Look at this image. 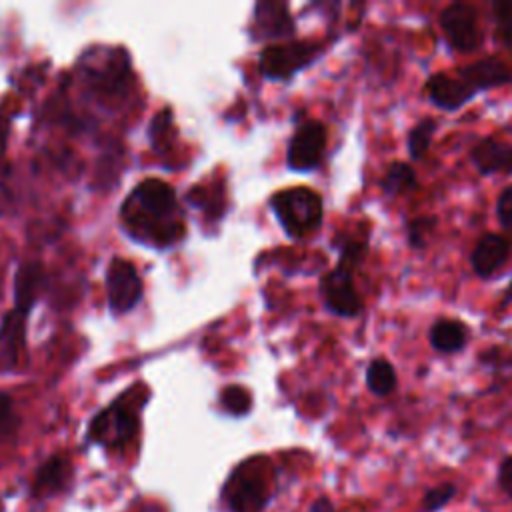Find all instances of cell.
<instances>
[{
	"label": "cell",
	"instance_id": "obj_14",
	"mask_svg": "<svg viewBox=\"0 0 512 512\" xmlns=\"http://www.w3.org/2000/svg\"><path fill=\"white\" fill-rule=\"evenodd\" d=\"M256 38L276 40V38H292L296 32V22L290 16L286 2H258L254 6V28Z\"/></svg>",
	"mask_w": 512,
	"mask_h": 512
},
{
	"label": "cell",
	"instance_id": "obj_19",
	"mask_svg": "<svg viewBox=\"0 0 512 512\" xmlns=\"http://www.w3.org/2000/svg\"><path fill=\"white\" fill-rule=\"evenodd\" d=\"M364 382H366L368 392L374 394L376 398L390 396L398 388V374H396L394 364L384 356L372 358L366 366Z\"/></svg>",
	"mask_w": 512,
	"mask_h": 512
},
{
	"label": "cell",
	"instance_id": "obj_21",
	"mask_svg": "<svg viewBox=\"0 0 512 512\" xmlns=\"http://www.w3.org/2000/svg\"><path fill=\"white\" fill-rule=\"evenodd\" d=\"M436 130H438V120L432 118V116L420 118V120L408 130V136H406V150H408V158H410L412 162H418V160H422V158L428 154Z\"/></svg>",
	"mask_w": 512,
	"mask_h": 512
},
{
	"label": "cell",
	"instance_id": "obj_2",
	"mask_svg": "<svg viewBox=\"0 0 512 512\" xmlns=\"http://www.w3.org/2000/svg\"><path fill=\"white\" fill-rule=\"evenodd\" d=\"M44 282L40 262H22L14 278V306L0 324V372H14L26 356V326Z\"/></svg>",
	"mask_w": 512,
	"mask_h": 512
},
{
	"label": "cell",
	"instance_id": "obj_23",
	"mask_svg": "<svg viewBox=\"0 0 512 512\" xmlns=\"http://www.w3.org/2000/svg\"><path fill=\"white\" fill-rule=\"evenodd\" d=\"M492 22H494V40L512 50V0H494L492 2Z\"/></svg>",
	"mask_w": 512,
	"mask_h": 512
},
{
	"label": "cell",
	"instance_id": "obj_24",
	"mask_svg": "<svg viewBox=\"0 0 512 512\" xmlns=\"http://www.w3.org/2000/svg\"><path fill=\"white\" fill-rule=\"evenodd\" d=\"M220 404L222 408L228 412V414H234V416H242L250 410L252 406V400H250V394L246 388L238 386V384H230L226 388H222L220 392Z\"/></svg>",
	"mask_w": 512,
	"mask_h": 512
},
{
	"label": "cell",
	"instance_id": "obj_13",
	"mask_svg": "<svg viewBox=\"0 0 512 512\" xmlns=\"http://www.w3.org/2000/svg\"><path fill=\"white\" fill-rule=\"evenodd\" d=\"M510 250L512 242L506 236L498 232L482 234L470 252V266L474 274L482 280H490L508 262Z\"/></svg>",
	"mask_w": 512,
	"mask_h": 512
},
{
	"label": "cell",
	"instance_id": "obj_12",
	"mask_svg": "<svg viewBox=\"0 0 512 512\" xmlns=\"http://www.w3.org/2000/svg\"><path fill=\"white\" fill-rule=\"evenodd\" d=\"M428 100L444 112H458L476 98V92L460 78L448 72H434L424 84Z\"/></svg>",
	"mask_w": 512,
	"mask_h": 512
},
{
	"label": "cell",
	"instance_id": "obj_17",
	"mask_svg": "<svg viewBox=\"0 0 512 512\" xmlns=\"http://www.w3.org/2000/svg\"><path fill=\"white\" fill-rule=\"evenodd\" d=\"M430 346L440 354H456L468 346L470 330L456 318H438L428 330Z\"/></svg>",
	"mask_w": 512,
	"mask_h": 512
},
{
	"label": "cell",
	"instance_id": "obj_29",
	"mask_svg": "<svg viewBox=\"0 0 512 512\" xmlns=\"http://www.w3.org/2000/svg\"><path fill=\"white\" fill-rule=\"evenodd\" d=\"M478 360H480L484 366L496 368V370H500V368L512 364V356H506V354L502 352V348H488V350H484V352L478 356Z\"/></svg>",
	"mask_w": 512,
	"mask_h": 512
},
{
	"label": "cell",
	"instance_id": "obj_25",
	"mask_svg": "<svg viewBox=\"0 0 512 512\" xmlns=\"http://www.w3.org/2000/svg\"><path fill=\"white\" fill-rule=\"evenodd\" d=\"M456 484L452 482H444L438 484L434 488H428L422 496V512H438L444 506H448L452 502V498L456 496Z\"/></svg>",
	"mask_w": 512,
	"mask_h": 512
},
{
	"label": "cell",
	"instance_id": "obj_15",
	"mask_svg": "<svg viewBox=\"0 0 512 512\" xmlns=\"http://www.w3.org/2000/svg\"><path fill=\"white\" fill-rule=\"evenodd\" d=\"M470 162L480 176H512V144L494 136H484L470 148Z\"/></svg>",
	"mask_w": 512,
	"mask_h": 512
},
{
	"label": "cell",
	"instance_id": "obj_11",
	"mask_svg": "<svg viewBox=\"0 0 512 512\" xmlns=\"http://www.w3.org/2000/svg\"><path fill=\"white\" fill-rule=\"evenodd\" d=\"M144 296V282L136 266L120 256H114L106 268V302L112 314H128Z\"/></svg>",
	"mask_w": 512,
	"mask_h": 512
},
{
	"label": "cell",
	"instance_id": "obj_28",
	"mask_svg": "<svg viewBox=\"0 0 512 512\" xmlns=\"http://www.w3.org/2000/svg\"><path fill=\"white\" fill-rule=\"evenodd\" d=\"M496 480H498V488L512 500V454L502 458Z\"/></svg>",
	"mask_w": 512,
	"mask_h": 512
},
{
	"label": "cell",
	"instance_id": "obj_6",
	"mask_svg": "<svg viewBox=\"0 0 512 512\" xmlns=\"http://www.w3.org/2000/svg\"><path fill=\"white\" fill-rule=\"evenodd\" d=\"M324 52L320 42L288 40L270 44L258 54V70L268 80H290L304 68L312 66Z\"/></svg>",
	"mask_w": 512,
	"mask_h": 512
},
{
	"label": "cell",
	"instance_id": "obj_26",
	"mask_svg": "<svg viewBox=\"0 0 512 512\" xmlns=\"http://www.w3.org/2000/svg\"><path fill=\"white\" fill-rule=\"evenodd\" d=\"M18 414L14 412V404L10 394L0 392V442L8 440L18 428Z\"/></svg>",
	"mask_w": 512,
	"mask_h": 512
},
{
	"label": "cell",
	"instance_id": "obj_1",
	"mask_svg": "<svg viewBox=\"0 0 512 512\" xmlns=\"http://www.w3.org/2000/svg\"><path fill=\"white\" fill-rule=\"evenodd\" d=\"M120 222L134 242L160 250L176 244L186 232L176 192L160 178H144L132 188L120 208Z\"/></svg>",
	"mask_w": 512,
	"mask_h": 512
},
{
	"label": "cell",
	"instance_id": "obj_8",
	"mask_svg": "<svg viewBox=\"0 0 512 512\" xmlns=\"http://www.w3.org/2000/svg\"><path fill=\"white\" fill-rule=\"evenodd\" d=\"M84 82L98 94H122L130 78V62L124 50H92L82 62Z\"/></svg>",
	"mask_w": 512,
	"mask_h": 512
},
{
	"label": "cell",
	"instance_id": "obj_9",
	"mask_svg": "<svg viewBox=\"0 0 512 512\" xmlns=\"http://www.w3.org/2000/svg\"><path fill=\"white\" fill-rule=\"evenodd\" d=\"M438 24L444 42L460 54L474 52L482 46L484 34L478 26V10L468 2H452L442 8Z\"/></svg>",
	"mask_w": 512,
	"mask_h": 512
},
{
	"label": "cell",
	"instance_id": "obj_31",
	"mask_svg": "<svg viewBox=\"0 0 512 512\" xmlns=\"http://www.w3.org/2000/svg\"><path fill=\"white\" fill-rule=\"evenodd\" d=\"M310 512H334V504L330 498L320 496L318 500H314V504L310 506Z\"/></svg>",
	"mask_w": 512,
	"mask_h": 512
},
{
	"label": "cell",
	"instance_id": "obj_10",
	"mask_svg": "<svg viewBox=\"0 0 512 512\" xmlns=\"http://www.w3.org/2000/svg\"><path fill=\"white\" fill-rule=\"evenodd\" d=\"M328 142V130L324 122L308 118L300 122L288 140L286 166L292 172H312L322 164Z\"/></svg>",
	"mask_w": 512,
	"mask_h": 512
},
{
	"label": "cell",
	"instance_id": "obj_32",
	"mask_svg": "<svg viewBox=\"0 0 512 512\" xmlns=\"http://www.w3.org/2000/svg\"><path fill=\"white\" fill-rule=\"evenodd\" d=\"M512 304V280H510V284L506 286V290L502 292V296H500V300H498V308L502 310V308H506V306H510Z\"/></svg>",
	"mask_w": 512,
	"mask_h": 512
},
{
	"label": "cell",
	"instance_id": "obj_3",
	"mask_svg": "<svg viewBox=\"0 0 512 512\" xmlns=\"http://www.w3.org/2000/svg\"><path fill=\"white\" fill-rule=\"evenodd\" d=\"M270 210L292 240L314 234L324 220L322 196L308 186H292L270 196Z\"/></svg>",
	"mask_w": 512,
	"mask_h": 512
},
{
	"label": "cell",
	"instance_id": "obj_33",
	"mask_svg": "<svg viewBox=\"0 0 512 512\" xmlns=\"http://www.w3.org/2000/svg\"><path fill=\"white\" fill-rule=\"evenodd\" d=\"M0 512H2V504H0Z\"/></svg>",
	"mask_w": 512,
	"mask_h": 512
},
{
	"label": "cell",
	"instance_id": "obj_22",
	"mask_svg": "<svg viewBox=\"0 0 512 512\" xmlns=\"http://www.w3.org/2000/svg\"><path fill=\"white\" fill-rule=\"evenodd\" d=\"M438 228V218L434 214H424L406 220V240L408 246L414 250H424L430 244V238L434 236Z\"/></svg>",
	"mask_w": 512,
	"mask_h": 512
},
{
	"label": "cell",
	"instance_id": "obj_18",
	"mask_svg": "<svg viewBox=\"0 0 512 512\" xmlns=\"http://www.w3.org/2000/svg\"><path fill=\"white\" fill-rule=\"evenodd\" d=\"M70 478V462L64 456L48 458L36 472L32 482V494L38 498H48L60 492Z\"/></svg>",
	"mask_w": 512,
	"mask_h": 512
},
{
	"label": "cell",
	"instance_id": "obj_4",
	"mask_svg": "<svg viewBox=\"0 0 512 512\" xmlns=\"http://www.w3.org/2000/svg\"><path fill=\"white\" fill-rule=\"evenodd\" d=\"M270 462L264 456L244 460L224 486V502L230 512H260L270 496Z\"/></svg>",
	"mask_w": 512,
	"mask_h": 512
},
{
	"label": "cell",
	"instance_id": "obj_27",
	"mask_svg": "<svg viewBox=\"0 0 512 512\" xmlns=\"http://www.w3.org/2000/svg\"><path fill=\"white\" fill-rule=\"evenodd\" d=\"M496 218L498 224L512 236V184L502 188L496 198Z\"/></svg>",
	"mask_w": 512,
	"mask_h": 512
},
{
	"label": "cell",
	"instance_id": "obj_30",
	"mask_svg": "<svg viewBox=\"0 0 512 512\" xmlns=\"http://www.w3.org/2000/svg\"><path fill=\"white\" fill-rule=\"evenodd\" d=\"M8 132H10V122L8 116L0 110V160L6 154V142H8Z\"/></svg>",
	"mask_w": 512,
	"mask_h": 512
},
{
	"label": "cell",
	"instance_id": "obj_16",
	"mask_svg": "<svg viewBox=\"0 0 512 512\" xmlns=\"http://www.w3.org/2000/svg\"><path fill=\"white\" fill-rule=\"evenodd\" d=\"M456 76H460L476 94L512 84V70L498 56H484L472 64H466L458 68Z\"/></svg>",
	"mask_w": 512,
	"mask_h": 512
},
{
	"label": "cell",
	"instance_id": "obj_20",
	"mask_svg": "<svg viewBox=\"0 0 512 512\" xmlns=\"http://www.w3.org/2000/svg\"><path fill=\"white\" fill-rule=\"evenodd\" d=\"M380 188L386 196H402L418 190V178H416L414 166L404 160L388 162L380 178Z\"/></svg>",
	"mask_w": 512,
	"mask_h": 512
},
{
	"label": "cell",
	"instance_id": "obj_7",
	"mask_svg": "<svg viewBox=\"0 0 512 512\" xmlns=\"http://www.w3.org/2000/svg\"><path fill=\"white\" fill-rule=\"evenodd\" d=\"M358 266L338 258L336 266L320 278V294L324 308L338 318H356L364 310V300L354 284Z\"/></svg>",
	"mask_w": 512,
	"mask_h": 512
},
{
	"label": "cell",
	"instance_id": "obj_5",
	"mask_svg": "<svg viewBox=\"0 0 512 512\" xmlns=\"http://www.w3.org/2000/svg\"><path fill=\"white\" fill-rule=\"evenodd\" d=\"M130 392L118 396L110 406L92 418L88 428V438L92 442L106 448H122L138 434V408L144 404V400L132 398Z\"/></svg>",
	"mask_w": 512,
	"mask_h": 512
}]
</instances>
